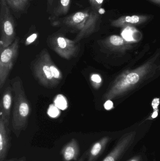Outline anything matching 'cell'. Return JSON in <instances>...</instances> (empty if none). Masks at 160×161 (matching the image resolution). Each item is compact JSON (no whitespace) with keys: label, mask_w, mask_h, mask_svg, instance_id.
Listing matches in <instances>:
<instances>
[{"label":"cell","mask_w":160,"mask_h":161,"mask_svg":"<svg viewBox=\"0 0 160 161\" xmlns=\"http://www.w3.org/2000/svg\"><path fill=\"white\" fill-rule=\"evenodd\" d=\"M98 19V16L96 13L87 9L56 19L53 22V25L62 26L71 32H77L74 41L79 42L95 32Z\"/></svg>","instance_id":"obj_1"},{"label":"cell","mask_w":160,"mask_h":161,"mask_svg":"<svg viewBox=\"0 0 160 161\" xmlns=\"http://www.w3.org/2000/svg\"><path fill=\"white\" fill-rule=\"evenodd\" d=\"M11 83L14 96L12 130L16 137L18 138L22 131L27 128L31 114V106L26 97L20 78L18 76L14 77Z\"/></svg>","instance_id":"obj_2"},{"label":"cell","mask_w":160,"mask_h":161,"mask_svg":"<svg viewBox=\"0 0 160 161\" xmlns=\"http://www.w3.org/2000/svg\"><path fill=\"white\" fill-rule=\"evenodd\" d=\"M33 72L41 85L49 88L56 87L63 78V75L52 60L47 49H43L35 59Z\"/></svg>","instance_id":"obj_3"},{"label":"cell","mask_w":160,"mask_h":161,"mask_svg":"<svg viewBox=\"0 0 160 161\" xmlns=\"http://www.w3.org/2000/svg\"><path fill=\"white\" fill-rule=\"evenodd\" d=\"M0 47H8L16 39V28L9 6L5 0H0Z\"/></svg>","instance_id":"obj_4"},{"label":"cell","mask_w":160,"mask_h":161,"mask_svg":"<svg viewBox=\"0 0 160 161\" xmlns=\"http://www.w3.org/2000/svg\"><path fill=\"white\" fill-rule=\"evenodd\" d=\"M49 47L64 59H71L76 57L80 52L78 42L71 40L62 34H54L48 40Z\"/></svg>","instance_id":"obj_5"},{"label":"cell","mask_w":160,"mask_h":161,"mask_svg":"<svg viewBox=\"0 0 160 161\" xmlns=\"http://www.w3.org/2000/svg\"><path fill=\"white\" fill-rule=\"evenodd\" d=\"M19 38L5 48L0 47V88L2 89L13 68L18 54Z\"/></svg>","instance_id":"obj_6"},{"label":"cell","mask_w":160,"mask_h":161,"mask_svg":"<svg viewBox=\"0 0 160 161\" xmlns=\"http://www.w3.org/2000/svg\"><path fill=\"white\" fill-rule=\"evenodd\" d=\"M135 132L128 133L120 138L116 145L102 161H117L131 146L134 142Z\"/></svg>","instance_id":"obj_7"},{"label":"cell","mask_w":160,"mask_h":161,"mask_svg":"<svg viewBox=\"0 0 160 161\" xmlns=\"http://www.w3.org/2000/svg\"><path fill=\"white\" fill-rule=\"evenodd\" d=\"M12 87H7L2 95L0 103V118L3 120L6 126L8 128L11 114V106L13 100Z\"/></svg>","instance_id":"obj_8"},{"label":"cell","mask_w":160,"mask_h":161,"mask_svg":"<svg viewBox=\"0 0 160 161\" xmlns=\"http://www.w3.org/2000/svg\"><path fill=\"white\" fill-rule=\"evenodd\" d=\"M71 0H48L47 12L52 19L67 15L71 4Z\"/></svg>","instance_id":"obj_9"},{"label":"cell","mask_w":160,"mask_h":161,"mask_svg":"<svg viewBox=\"0 0 160 161\" xmlns=\"http://www.w3.org/2000/svg\"><path fill=\"white\" fill-rule=\"evenodd\" d=\"M80 154V145L76 139H72L63 146L60 151L64 161H77Z\"/></svg>","instance_id":"obj_10"},{"label":"cell","mask_w":160,"mask_h":161,"mask_svg":"<svg viewBox=\"0 0 160 161\" xmlns=\"http://www.w3.org/2000/svg\"><path fill=\"white\" fill-rule=\"evenodd\" d=\"M11 145L9 130L0 118V161H4Z\"/></svg>","instance_id":"obj_11"},{"label":"cell","mask_w":160,"mask_h":161,"mask_svg":"<svg viewBox=\"0 0 160 161\" xmlns=\"http://www.w3.org/2000/svg\"><path fill=\"white\" fill-rule=\"evenodd\" d=\"M111 138L106 136L94 143L88 150L87 161H96L104 152Z\"/></svg>","instance_id":"obj_12"},{"label":"cell","mask_w":160,"mask_h":161,"mask_svg":"<svg viewBox=\"0 0 160 161\" xmlns=\"http://www.w3.org/2000/svg\"><path fill=\"white\" fill-rule=\"evenodd\" d=\"M30 0H5L8 5L14 11H23Z\"/></svg>","instance_id":"obj_13"},{"label":"cell","mask_w":160,"mask_h":161,"mask_svg":"<svg viewBox=\"0 0 160 161\" xmlns=\"http://www.w3.org/2000/svg\"><path fill=\"white\" fill-rule=\"evenodd\" d=\"M139 80V76L135 73L129 74L126 77V81L129 84H135Z\"/></svg>","instance_id":"obj_14"},{"label":"cell","mask_w":160,"mask_h":161,"mask_svg":"<svg viewBox=\"0 0 160 161\" xmlns=\"http://www.w3.org/2000/svg\"><path fill=\"white\" fill-rule=\"evenodd\" d=\"M91 82L92 85L95 88H98L100 85L101 82V76L99 75L94 74L91 75L90 77Z\"/></svg>","instance_id":"obj_15"},{"label":"cell","mask_w":160,"mask_h":161,"mask_svg":"<svg viewBox=\"0 0 160 161\" xmlns=\"http://www.w3.org/2000/svg\"><path fill=\"white\" fill-rule=\"evenodd\" d=\"M110 42L113 45L118 46L123 44L124 41L119 36H112L110 38Z\"/></svg>","instance_id":"obj_16"},{"label":"cell","mask_w":160,"mask_h":161,"mask_svg":"<svg viewBox=\"0 0 160 161\" xmlns=\"http://www.w3.org/2000/svg\"><path fill=\"white\" fill-rule=\"evenodd\" d=\"M125 21L129 23L135 24L139 22L140 18L136 15L132 16H126L125 18Z\"/></svg>","instance_id":"obj_17"},{"label":"cell","mask_w":160,"mask_h":161,"mask_svg":"<svg viewBox=\"0 0 160 161\" xmlns=\"http://www.w3.org/2000/svg\"><path fill=\"white\" fill-rule=\"evenodd\" d=\"M132 32L131 30L128 29H126L122 34L123 37L127 41L133 40V38H132Z\"/></svg>","instance_id":"obj_18"},{"label":"cell","mask_w":160,"mask_h":161,"mask_svg":"<svg viewBox=\"0 0 160 161\" xmlns=\"http://www.w3.org/2000/svg\"><path fill=\"white\" fill-rule=\"evenodd\" d=\"M113 106V102L111 101V100H108L105 103L104 107H105V108L106 109L110 110L112 108Z\"/></svg>","instance_id":"obj_19"},{"label":"cell","mask_w":160,"mask_h":161,"mask_svg":"<svg viewBox=\"0 0 160 161\" xmlns=\"http://www.w3.org/2000/svg\"><path fill=\"white\" fill-rule=\"evenodd\" d=\"M159 104V98H155L153 100L152 105L154 109L156 110V108L158 109V106Z\"/></svg>","instance_id":"obj_20"},{"label":"cell","mask_w":160,"mask_h":161,"mask_svg":"<svg viewBox=\"0 0 160 161\" xmlns=\"http://www.w3.org/2000/svg\"><path fill=\"white\" fill-rule=\"evenodd\" d=\"M88 150H86L83 154L82 156L79 158V159L77 161H85L86 159H87V156H88Z\"/></svg>","instance_id":"obj_21"},{"label":"cell","mask_w":160,"mask_h":161,"mask_svg":"<svg viewBox=\"0 0 160 161\" xmlns=\"http://www.w3.org/2000/svg\"><path fill=\"white\" fill-rule=\"evenodd\" d=\"M5 161H29L27 160V158L25 157H23L21 158H19L18 159L16 158H13L10 159L8 160Z\"/></svg>","instance_id":"obj_22"},{"label":"cell","mask_w":160,"mask_h":161,"mask_svg":"<svg viewBox=\"0 0 160 161\" xmlns=\"http://www.w3.org/2000/svg\"><path fill=\"white\" fill-rule=\"evenodd\" d=\"M103 2V0H93L92 4L93 5L95 6L96 4H101Z\"/></svg>","instance_id":"obj_23"},{"label":"cell","mask_w":160,"mask_h":161,"mask_svg":"<svg viewBox=\"0 0 160 161\" xmlns=\"http://www.w3.org/2000/svg\"><path fill=\"white\" fill-rule=\"evenodd\" d=\"M141 160V158L139 157H135L134 158H132L128 160L127 161H140Z\"/></svg>","instance_id":"obj_24"},{"label":"cell","mask_w":160,"mask_h":161,"mask_svg":"<svg viewBox=\"0 0 160 161\" xmlns=\"http://www.w3.org/2000/svg\"><path fill=\"white\" fill-rule=\"evenodd\" d=\"M157 115L158 112H154V113H153V115H152V118H156V117H157Z\"/></svg>","instance_id":"obj_25"},{"label":"cell","mask_w":160,"mask_h":161,"mask_svg":"<svg viewBox=\"0 0 160 161\" xmlns=\"http://www.w3.org/2000/svg\"><path fill=\"white\" fill-rule=\"evenodd\" d=\"M92 1H93V0H89V1H90V3H92Z\"/></svg>","instance_id":"obj_26"}]
</instances>
